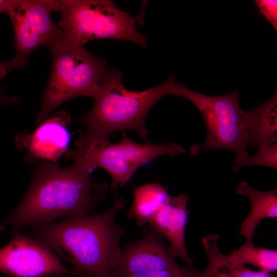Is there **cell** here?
<instances>
[{
	"label": "cell",
	"mask_w": 277,
	"mask_h": 277,
	"mask_svg": "<svg viewBox=\"0 0 277 277\" xmlns=\"http://www.w3.org/2000/svg\"><path fill=\"white\" fill-rule=\"evenodd\" d=\"M71 119L68 112H57L42 122L33 133L18 134L15 143L18 147L26 150L27 161L56 162L65 154L70 141L67 126Z\"/></svg>",
	"instance_id": "cell-11"
},
{
	"label": "cell",
	"mask_w": 277,
	"mask_h": 277,
	"mask_svg": "<svg viewBox=\"0 0 277 277\" xmlns=\"http://www.w3.org/2000/svg\"><path fill=\"white\" fill-rule=\"evenodd\" d=\"M199 271L193 266L187 265L175 269L153 271L115 277H192Z\"/></svg>",
	"instance_id": "cell-19"
},
{
	"label": "cell",
	"mask_w": 277,
	"mask_h": 277,
	"mask_svg": "<svg viewBox=\"0 0 277 277\" xmlns=\"http://www.w3.org/2000/svg\"><path fill=\"white\" fill-rule=\"evenodd\" d=\"M249 264L260 270L272 272L277 270V251L265 247H256L254 244L244 243L229 254L225 255L223 268Z\"/></svg>",
	"instance_id": "cell-16"
},
{
	"label": "cell",
	"mask_w": 277,
	"mask_h": 277,
	"mask_svg": "<svg viewBox=\"0 0 277 277\" xmlns=\"http://www.w3.org/2000/svg\"><path fill=\"white\" fill-rule=\"evenodd\" d=\"M235 192L246 196L250 202V211L240 226L239 234L245 238V244L252 245L255 229L260 222L265 219L277 217V190L258 191L243 181L237 185Z\"/></svg>",
	"instance_id": "cell-13"
},
{
	"label": "cell",
	"mask_w": 277,
	"mask_h": 277,
	"mask_svg": "<svg viewBox=\"0 0 277 277\" xmlns=\"http://www.w3.org/2000/svg\"><path fill=\"white\" fill-rule=\"evenodd\" d=\"M186 152L185 148L175 143H138L123 132L122 139L117 143L106 139L89 148L68 149L65 156L68 160L83 164L91 172L97 168L105 170L111 177V190H115L124 186L137 169L153 159Z\"/></svg>",
	"instance_id": "cell-7"
},
{
	"label": "cell",
	"mask_w": 277,
	"mask_h": 277,
	"mask_svg": "<svg viewBox=\"0 0 277 277\" xmlns=\"http://www.w3.org/2000/svg\"><path fill=\"white\" fill-rule=\"evenodd\" d=\"M219 236L215 233L207 234L202 239V244L208 259V264L203 271H199L192 277H217L218 273L224 266L225 255L219 249Z\"/></svg>",
	"instance_id": "cell-17"
},
{
	"label": "cell",
	"mask_w": 277,
	"mask_h": 277,
	"mask_svg": "<svg viewBox=\"0 0 277 277\" xmlns=\"http://www.w3.org/2000/svg\"><path fill=\"white\" fill-rule=\"evenodd\" d=\"M50 50L51 73L42 97L37 125L46 120L55 108L71 98H93L110 69L105 58L92 55L65 34L50 46Z\"/></svg>",
	"instance_id": "cell-4"
},
{
	"label": "cell",
	"mask_w": 277,
	"mask_h": 277,
	"mask_svg": "<svg viewBox=\"0 0 277 277\" xmlns=\"http://www.w3.org/2000/svg\"><path fill=\"white\" fill-rule=\"evenodd\" d=\"M0 272L13 277L73 275L48 246L19 232L0 248Z\"/></svg>",
	"instance_id": "cell-9"
},
{
	"label": "cell",
	"mask_w": 277,
	"mask_h": 277,
	"mask_svg": "<svg viewBox=\"0 0 277 277\" xmlns=\"http://www.w3.org/2000/svg\"><path fill=\"white\" fill-rule=\"evenodd\" d=\"M180 83L171 75L165 82L143 91L129 90L124 86L121 72L110 69L93 97L91 109L78 119L86 130L76 140L75 148L91 147L109 139L113 132L127 130L148 142L145 121L149 111L165 96H177Z\"/></svg>",
	"instance_id": "cell-3"
},
{
	"label": "cell",
	"mask_w": 277,
	"mask_h": 277,
	"mask_svg": "<svg viewBox=\"0 0 277 277\" xmlns=\"http://www.w3.org/2000/svg\"><path fill=\"white\" fill-rule=\"evenodd\" d=\"M126 203L122 197L100 214L34 224L27 227V235L68 262L73 276L111 277L122 253L120 241L125 233L114 220Z\"/></svg>",
	"instance_id": "cell-2"
},
{
	"label": "cell",
	"mask_w": 277,
	"mask_h": 277,
	"mask_svg": "<svg viewBox=\"0 0 277 277\" xmlns=\"http://www.w3.org/2000/svg\"><path fill=\"white\" fill-rule=\"evenodd\" d=\"M248 146L259 148L277 142V93L261 105L247 110Z\"/></svg>",
	"instance_id": "cell-14"
},
{
	"label": "cell",
	"mask_w": 277,
	"mask_h": 277,
	"mask_svg": "<svg viewBox=\"0 0 277 277\" xmlns=\"http://www.w3.org/2000/svg\"><path fill=\"white\" fill-rule=\"evenodd\" d=\"M17 2V0H0V13L9 15Z\"/></svg>",
	"instance_id": "cell-22"
},
{
	"label": "cell",
	"mask_w": 277,
	"mask_h": 277,
	"mask_svg": "<svg viewBox=\"0 0 277 277\" xmlns=\"http://www.w3.org/2000/svg\"><path fill=\"white\" fill-rule=\"evenodd\" d=\"M6 90V87H4L0 90V105L16 104L20 102L19 97L17 96L11 97L6 96L5 94Z\"/></svg>",
	"instance_id": "cell-23"
},
{
	"label": "cell",
	"mask_w": 277,
	"mask_h": 277,
	"mask_svg": "<svg viewBox=\"0 0 277 277\" xmlns=\"http://www.w3.org/2000/svg\"><path fill=\"white\" fill-rule=\"evenodd\" d=\"M258 151L249 156L241 164L234 165L232 170L237 171L240 169L252 165H260L273 169L277 168V144L276 143L265 145L258 148Z\"/></svg>",
	"instance_id": "cell-18"
},
{
	"label": "cell",
	"mask_w": 277,
	"mask_h": 277,
	"mask_svg": "<svg viewBox=\"0 0 277 277\" xmlns=\"http://www.w3.org/2000/svg\"><path fill=\"white\" fill-rule=\"evenodd\" d=\"M83 164L61 167L45 161L31 175L29 188L19 205L0 222V232L10 227L11 233L31 225L93 214L105 197L108 185L95 182Z\"/></svg>",
	"instance_id": "cell-1"
},
{
	"label": "cell",
	"mask_w": 277,
	"mask_h": 277,
	"mask_svg": "<svg viewBox=\"0 0 277 277\" xmlns=\"http://www.w3.org/2000/svg\"><path fill=\"white\" fill-rule=\"evenodd\" d=\"M223 268L231 277H272L271 272L260 269L252 270L243 265H238Z\"/></svg>",
	"instance_id": "cell-21"
},
{
	"label": "cell",
	"mask_w": 277,
	"mask_h": 277,
	"mask_svg": "<svg viewBox=\"0 0 277 277\" xmlns=\"http://www.w3.org/2000/svg\"><path fill=\"white\" fill-rule=\"evenodd\" d=\"M164 237L146 225L137 241L129 242L122 251L111 277L180 268Z\"/></svg>",
	"instance_id": "cell-10"
},
{
	"label": "cell",
	"mask_w": 277,
	"mask_h": 277,
	"mask_svg": "<svg viewBox=\"0 0 277 277\" xmlns=\"http://www.w3.org/2000/svg\"><path fill=\"white\" fill-rule=\"evenodd\" d=\"M133 200L128 217L140 227L146 226L171 198L165 188L156 183L133 185Z\"/></svg>",
	"instance_id": "cell-15"
},
{
	"label": "cell",
	"mask_w": 277,
	"mask_h": 277,
	"mask_svg": "<svg viewBox=\"0 0 277 277\" xmlns=\"http://www.w3.org/2000/svg\"><path fill=\"white\" fill-rule=\"evenodd\" d=\"M217 277H231L228 273L223 268L218 273Z\"/></svg>",
	"instance_id": "cell-24"
},
{
	"label": "cell",
	"mask_w": 277,
	"mask_h": 277,
	"mask_svg": "<svg viewBox=\"0 0 277 277\" xmlns=\"http://www.w3.org/2000/svg\"><path fill=\"white\" fill-rule=\"evenodd\" d=\"M177 96L190 101L205 124V141L191 146L193 155L225 149L235 154L234 165L246 160L250 155L246 149L249 142L248 116L247 111L240 108L238 90L224 95H207L192 91L181 83Z\"/></svg>",
	"instance_id": "cell-6"
},
{
	"label": "cell",
	"mask_w": 277,
	"mask_h": 277,
	"mask_svg": "<svg viewBox=\"0 0 277 277\" xmlns=\"http://www.w3.org/2000/svg\"><path fill=\"white\" fill-rule=\"evenodd\" d=\"M55 0H17L9 15L13 28L15 54L7 62L0 60V79L16 68L28 64L29 54L43 45L51 46L64 33L51 17Z\"/></svg>",
	"instance_id": "cell-8"
},
{
	"label": "cell",
	"mask_w": 277,
	"mask_h": 277,
	"mask_svg": "<svg viewBox=\"0 0 277 277\" xmlns=\"http://www.w3.org/2000/svg\"><path fill=\"white\" fill-rule=\"evenodd\" d=\"M0 277H6L4 274L0 272Z\"/></svg>",
	"instance_id": "cell-25"
},
{
	"label": "cell",
	"mask_w": 277,
	"mask_h": 277,
	"mask_svg": "<svg viewBox=\"0 0 277 277\" xmlns=\"http://www.w3.org/2000/svg\"><path fill=\"white\" fill-rule=\"evenodd\" d=\"M254 2L260 13L271 24L276 31L277 1L256 0Z\"/></svg>",
	"instance_id": "cell-20"
},
{
	"label": "cell",
	"mask_w": 277,
	"mask_h": 277,
	"mask_svg": "<svg viewBox=\"0 0 277 277\" xmlns=\"http://www.w3.org/2000/svg\"><path fill=\"white\" fill-rule=\"evenodd\" d=\"M188 201V196L184 194L171 197L148 226L167 239L175 258L179 257L188 265L193 266L185 245V228L189 213L187 207Z\"/></svg>",
	"instance_id": "cell-12"
},
{
	"label": "cell",
	"mask_w": 277,
	"mask_h": 277,
	"mask_svg": "<svg viewBox=\"0 0 277 277\" xmlns=\"http://www.w3.org/2000/svg\"><path fill=\"white\" fill-rule=\"evenodd\" d=\"M55 11L61 14L60 28L74 43L84 46L98 39L132 42L147 46V37L139 32L136 19L111 0H60Z\"/></svg>",
	"instance_id": "cell-5"
}]
</instances>
